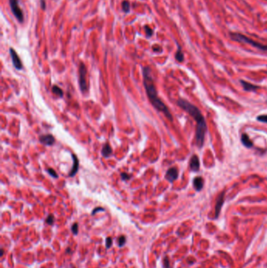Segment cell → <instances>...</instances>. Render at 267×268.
Returning <instances> with one entry per match:
<instances>
[{
	"instance_id": "obj_1",
	"label": "cell",
	"mask_w": 267,
	"mask_h": 268,
	"mask_svg": "<svg viewBox=\"0 0 267 268\" xmlns=\"http://www.w3.org/2000/svg\"><path fill=\"white\" fill-rule=\"evenodd\" d=\"M177 104L190 115V116L195 120L197 128H196V141L197 145L201 148L205 142V133L207 131V126L205 119L201 114V111L196 106L192 104L184 99H179L177 100Z\"/></svg>"
},
{
	"instance_id": "obj_2",
	"label": "cell",
	"mask_w": 267,
	"mask_h": 268,
	"mask_svg": "<svg viewBox=\"0 0 267 268\" xmlns=\"http://www.w3.org/2000/svg\"><path fill=\"white\" fill-rule=\"evenodd\" d=\"M144 85L146 89V92L148 96L150 101L151 104L156 108L158 111L164 113L167 118L170 121H172V115L170 113L169 110L164 102L162 101L158 96V92H157L156 87L154 85V80L151 77V69L149 67H145L144 68Z\"/></svg>"
},
{
	"instance_id": "obj_3",
	"label": "cell",
	"mask_w": 267,
	"mask_h": 268,
	"mask_svg": "<svg viewBox=\"0 0 267 268\" xmlns=\"http://www.w3.org/2000/svg\"><path fill=\"white\" fill-rule=\"evenodd\" d=\"M230 37H231V39H232L233 40L241 42V43H248V44L254 46L255 48L259 49V50H264V51H267V45H263L262 44V43H258V42H255V41L249 39V38L246 37L245 35H241V34L230 33Z\"/></svg>"
},
{
	"instance_id": "obj_4",
	"label": "cell",
	"mask_w": 267,
	"mask_h": 268,
	"mask_svg": "<svg viewBox=\"0 0 267 268\" xmlns=\"http://www.w3.org/2000/svg\"><path fill=\"white\" fill-rule=\"evenodd\" d=\"M79 85L81 91L85 92L88 89L87 86L86 79H85V76L87 75V70L85 68V64L83 63H81L79 65Z\"/></svg>"
},
{
	"instance_id": "obj_5",
	"label": "cell",
	"mask_w": 267,
	"mask_h": 268,
	"mask_svg": "<svg viewBox=\"0 0 267 268\" xmlns=\"http://www.w3.org/2000/svg\"><path fill=\"white\" fill-rule=\"evenodd\" d=\"M9 5H10L12 12H13V13L14 14L15 17H16V18L20 22H22L23 20H24V14H23L21 9L19 6L18 0H9Z\"/></svg>"
},
{
	"instance_id": "obj_6",
	"label": "cell",
	"mask_w": 267,
	"mask_h": 268,
	"mask_svg": "<svg viewBox=\"0 0 267 268\" xmlns=\"http://www.w3.org/2000/svg\"><path fill=\"white\" fill-rule=\"evenodd\" d=\"M9 54H10V56H11L12 61H13V64L15 68L17 70H21L23 68L22 62L20 61V57H19V56L16 53V51L13 48H10L9 49Z\"/></svg>"
},
{
	"instance_id": "obj_7",
	"label": "cell",
	"mask_w": 267,
	"mask_h": 268,
	"mask_svg": "<svg viewBox=\"0 0 267 268\" xmlns=\"http://www.w3.org/2000/svg\"><path fill=\"white\" fill-rule=\"evenodd\" d=\"M225 201V191H223L218 195L216 204V218H218L221 212L222 207Z\"/></svg>"
},
{
	"instance_id": "obj_8",
	"label": "cell",
	"mask_w": 267,
	"mask_h": 268,
	"mask_svg": "<svg viewBox=\"0 0 267 268\" xmlns=\"http://www.w3.org/2000/svg\"><path fill=\"white\" fill-rule=\"evenodd\" d=\"M178 176H179V172H178L177 169L175 167H172V168L168 169V171L166 172L165 178L167 180L172 183L174 180H175L178 178Z\"/></svg>"
},
{
	"instance_id": "obj_9",
	"label": "cell",
	"mask_w": 267,
	"mask_h": 268,
	"mask_svg": "<svg viewBox=\"0 0 267 268\" xmlns=\"http://www.w3.org/2000/svg\"><path fill=\"white\" fill-rule=\"evenodd\" d=\"M39 141L44 145L46 146H52L55 144V138L54 136L51 134H47V135H41L39 137Z\"/></svg>"
},
{
	"instance_id": "obj_10",
	"label": "cell",
	"mask_w": 267,
	"mask_h": 268,
	"mask_svg": "<svg viewBox=\"0 0 267 268\" xmlns=\"http://www.w3.org/2000/svg\"><path fill=\"white\" fill-rule=\"evenodd\" d=\"M72 158H73V166H72L71 169L69 172V176H71V177H73L74 176H75L78 170V168H79V162H78L77 156L75 154H72Z\"/></svg>"
},
{
	"instance_id": "obj_11",
	"label": "cell",
	"mask_w": 267,
	"mask_h": 268,
	"mask_svg": "<svg viewBox=\"0 0 267 268\" xmlns=\"http://www.w3.org/2000/svg\"><path fill=\"white\" fill-rule=\"evenodd\" d=\"M190 168L193 172H197L200 169V161L197 155H193L190 158Z\"/></svg>"
},
{
	"instance_id": "obj_12",
	"label": "cell",
	"mask_w": 267,
	"mask_h": 268,
	"mask_svg": "<svg viewBox=\"0 0 267 268\" xmlns=\"http://www.w3.org/2000/svg\"><path fill=\"white\" fill-rule=\"evenodd\" d=\"M193 183L195 190H197V191H200L204 187V179L201 176H197L193 179Z\"/></svg>"
},
{
	"instance_id": "obj_13",
	"label": "cell",
	"mask_w": 267,
	"mask_h": 268,
	"mask_svg": "<svg viewBox=\"0 0 267 268\" xmlns=\"http://www.w3.org/2000/svg\"><path fill=\"white\" fill-rule=\"evenodd\" d=\"M241 83L244 89L246 91H254L255 90V89L259 88L258 85H253V84L250 83V82H248L244 81V80H241Z\"/></svg>"
},
{
	"instance_id": "obj_14",
	"label": "cell",
	"mask_w": 267,
	"mask_h": 268,
	"mask_svg": "<svg viewBox=\"0 0 267 268\" xmlns=\"http://www.w3.org/2000/svg\"><path fill=\"white\" fill-rule=\"evenodd\" d=\"M241 142L243 144V145H244L246 148H251L253 146L252 141H251L250 137L246 134V133H244L241 136Z\"/></svg>"
},
{
	"instance_id": "obj_15",
	"label": "cell",
	"mask_w": 267,
	"mask_h": 268,
	"mask_svg": "<svg viewBox=\"0 0 267 268\" xmlns=\"http://www.w3.org/2000/svg\"><path fill=\"white\" fill-rule=\"evenodd\" d=\"M112 154V148L110 147L108 144H106L103 145V149H102V155L104 157H109Z\"/></svg>"
},
{
	"instance_id": "obj_16",
	"label": "cell",
	"mask_w": 267,
	"mask_h": 268,
	"mask_svg": "<svg viewBox=\"0 0 267 268\" xmlns=\"http://www.w3.org/2000/svg\"><path fill=\"white\" fill-rule=\"evenodd\" d=\"M52 91H53L54 94H56L57 96H59L60 97H62L63 95H64L62 89L59 86H57V85H54L53 88H52Z\"/></svg>"
},
{
	"instance_id": "obj_17",
	"label": "cell",
	"mask_w": 267,
	"mask_h": 268,
	"mask_svg": "<svg viewBox=\"0 0 267 268\" xmlns=\"http://www.w3.org/2000/svg\"><path fill=\"white\" fill-rule=\"evenodd\" d=\"M122 8L123 9V11L125 13H129V10H130V2L128 1V0H125L123 1L122 3Z\"/></svg>"
},
{
	"instance_id": "obj_18",
	"label": "cell",
	"mask_w": 267,
	"mask_h": 268,
	"mask_svg": "<svg viewBox=\"0 0 267 268\" xmlns=\"http://www.w3.org/2000/svg\"><path fill=\"white\" fill-rule=\"evenodd\" d=\"M175 59L179 61V62H182V61H183L184 56H183V54H182V51H181L180 48L178 49L176 54H175Z\"/></svg>"
},
{
	"instance_id": "obj_19",
	"label": "cell",
	"mask_w": 267,
	"mask_h": 268,
	"mask_svg": "<svg viewBox=\"0 0 267 268\" xmlns=\"http://www.w3.org/2000/svg\"><path fill=\"white\" fill-rule=\"evenodd\" d=\"M125 242H126V238H125V236H124V235H121V236L118 238V244L120 247L123 246L125 244Z\"/></svg>"
},
{
	"instance_id": "obj_20",
	"label": "cell",
	"mask_w": 267,
	"mask_h": 268,
	"mask_svg": "<svg viewBox=\"0 0 267 268\" xmlns=\"http://www.w3.org/2000/svg\"><path fill=\"white\" fill-rule=\"evenodd\" d=\"M144 29H145L146 35H147V37H151V35H153V30L151 29L148 25H145V26H144Z\"/></svg>"
},
{
	"instance_id": "obj_21",
	"label": "cell",
	"mask_w": 267,
	"mask_h": 268,
	"mask_svg": "<svg viewBox=\"0 0 267 268\" xmlns=\"http://www.w3.org/2000/svg\"><path fill=\"white\" fill-rule=\"evenodd\" d=\"M46 224H48L49 225H53L54 223V216L53 215H49L48 217L46 218Z\"/></svg>"
},
{
	"instance_id": "obj_22",
	"label": "cell",
	"mask_w": 267,
	"mask_h": 268,
	"mask_svg": "<svg viewBox=\"0 0 267 268\" xmlns=\"http://www.w3.org/2000/svg\"><path fill=\"white\" fill-rule=\"evenodd\" d=\"M47 172H48V173L50 174V176H53V177H54V178L58 177V175H57V172H55V170H54V169H52V168L48 169H47Z\"/></svg>"
},
{
	"instance_id": "obj_23",
	"label": "cell",
	"mask_w": 267,
	"mask_h": 268,
	"mask_svg": "<svg viewBox=\"0 0 267 268\" xmlns=\"http://www.w3.org/2000/svg\"><path fill=\"white\" fill-rule=\"evenodd\" d=\"M257 120L259 121V122H265V123H267V115H259V116L257 117Z\"/></svg>"
},
{
	"instance_id": "obj_24",
	"label": "cell",
	"mask_w": 267,
	"mask_h": 268,
	"mask_svg": "<svg viewBox=\"0 0 267 268\" xmlns=\"http://www.w3.org/2000/svg\"><path fill=\"white\" fill-rule=\"evenodd\" d=\"M71 231L74 235H77L78 231V223H75L71 227Z\"/></svg>"
},
{
	"instance_id": "obj_25",
	"label": "cell",
	"mask_w": 267,
	"mask_h": 268,
	"mask_svg": "<svg viewBox=\"0 0 267 268\" xmlns=\"http://www.w3.org/2000/svg\"><path fill=\"white\" fill-rule=\"evenodd\" d=\"M121 176H122V179L123 180H129L131 178V175L126 173V172H123V173L121 174Z\"/></svg>"
},
{
	"instance_id": "obj_26",
	"label": "cell",
	"mask_w": 267,
	"mask_h": 268,
	"mask_svg": "<svg viewBox=\"0 0 267 268\" xmlns=\"http://www.w3.org/2000/svg\"><path fill=\"white\" fill-rule=\"evenodd\" d=\"M111 245H112V239L111 238H107L106 239V247H107V249H110Z\"/></svg>"
},
{
	"instance_id": "obj_27",
	"label": "cell",
	"mask_w": 267,
	"mask_h": 268,
	"mask_svg": "<svg viewBox=\"0 0 267 268\" xmlns=\"http://www.w3.org/2000/svg\"><path fill=\"white\" fill-rule=\"evenodd\" d=\"M163 263H164V267L165 268H169V259L167 256L165 257L164 260H163Z\"/></svg>"
},
{
	"instance_id": "obj_28",
	"label": "cell",
	"mask_w": 267,
	"mask_h": 268,
	"mask_svg": "<svg viewBox=\"0 0 267 268\" xmlns=\"http://www.w3.org/2000/svg\"><path fill=\"white\" fill-rule=\"evenodd\" d=\"M98 211H104V209H103V208H100V207H98V208H96V209H94V210H93V211H92V215L96 214V213H97Z\"/></svg>"
},
{
	"instance_id": "obj_29",
	"label": "cell",
	"mask_w": 267,
	"mask_h": 268,
	"mask_svg": "<svg viewBox=\"0 0 267 268\" xmlns=\"http://www.w3.org/2000/svg\"><path fill=\"white\" fill-rule=\"evenodd\" d=\"M41 2H42V8H43V9H46V6H45L46 3H45V1L44 0H41Z\"/></svg>"
},
{
	"instance_id": "obj_30",
	"label": "cell",
	"mask_w": 267,
	"mask_h": 268,
	"mask_svg": "<svg viewBox=\"0 0 267 268\" xmlns=\"http://www.w3.org/2000/svg\"><path fill=\"white\" fill-rule=\"evenodd\" d=\"M3 255V249H1V256H2Z\"/></svg>"
}]
</instances>
